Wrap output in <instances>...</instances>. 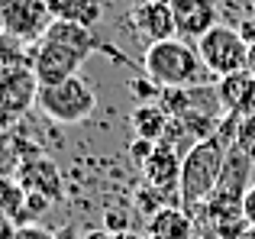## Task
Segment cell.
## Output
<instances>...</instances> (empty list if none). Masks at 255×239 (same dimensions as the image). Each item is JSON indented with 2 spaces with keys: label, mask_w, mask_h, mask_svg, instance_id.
I'll use <instances>...</instances> for the list:
<instances>
[{
  "label": "cell",
  "mask_w": 255,
  "mask_h": 239,
  "mask_svg": "<svg viewBox=\"0 0 255 239\" xmlns=\"http://www.w3.org/2000/svg\"><path fill=\"white\" fill-rule=\"evenodd\" d=\"M230 149L233 145H226L220 136H210L204 142H197L191 152H184V158H181V184H178V201L184 214L194 217L197 210H204V204L210 201V194L220 184Z\"/></svg>",
  "instance_id": "obj_1"
},
{
  "label": "cell",
  "mask_w": 255,
  "mask_h": 239,
  "mask_svg": "<svg viewBox=\"0 0 255 239\" xmlns=\"http://www.w3.org/2000/svg\"><path fill=\"white\" fill-rule=\"evenodd\" d=\"M142 68L158 88H194V84H213V75L200 62L197 45L184 39H165L152 42L142 55Z\"/></svg>",
  "instance_id": "obj_2"
},
{
  "label": "cell",
  "mask_w": 255,
  "mask_h": 239,
  "mask_svg": "<svg viewBox=\"0 0 255 239\" xmlns=\"http://www.w3.org/2000/svg\"><path fill=\"white\" fill-rule=\"evenodd\" d=\"M36 104L49 120L75 126V123H81V120H87L94 114V107H97V91H94L81 75H75V78L58 81V84H42Z\"/></svg>",
  "instance_id": "obj_3"
},
{
  "label": "cell",
  "mask_w": 255,
  "mask_h": 239,
  "mask_svg": "<svg viewBox=\"0 0 255 239\" xmlns=\"http://www.w3.org/2000/svg\"><path fill=\"white\" fill-rule=\"evenodd\" d=\"M197 52H200V62L207 65L213 78H226V75H236V71H246L249 68V42L239 36L236 26L230 23H220L207 32L204 39L197 42Z\"/></svg>",
  "instance_id": "obj_4"
},
{
  "label": "cell",
  "mask_w": 255,
  "mask_h": 239,
  "mask_svg": "<svg viewBox=\"0 0 255 239\" xmlns=\"http://www.w3.org/2000/svg\"><path fill=\"white\" fill-rule=\"evenodd\" d=\"M29 62H32V71H36L39 84H58V81L75 78L78 68L87 62V55L65 42H58V39H52V36H42L39 42L29 45Z\"/></svg>",
  "instance_id": "obj_5"
},
{
  "label": "cell",
  "mask_w": 255,
  "mask_h": 239,
  "mask_svg": "<svg viewBox=\"0 0 255 239\" xmlns=\"http://www.w3.org/2000/svg\"><path fill=\"white\" fill-rule=\"evenodd\" d=\"M49 26V0H0V29L23 39L26 45L39 42Z\"/></svg>",
  "instance_id": "obj_6"
},
{
  "label": "cell",
  "mask_w": 255,
  "mask_h": 239,
  "mask_svg": "<svg viewBox=\"0 0 255 239\" xmlns=\"http://www.w3.org/2000/svg\"><path fill=\"white\" fill-rule=\"evenodd\" d=\"M39 78L32 65H10L0 71V110L10 117H19L36 104L39 97Z\"/></svg>",
  "instance_id": "obj_7"
},
{
  "label": "cell",
  "mask_w": 255,
  "mask_h": 239,
  "mask_svg": "<svg viewBox=\"0 0 255 239\" xmlns=\"http://www.w3.org/2000/svg\"><path fill=\"white\" fill-rule=\"evenodd\" d=\"M178 39L197 45L213 26H220V3L217 0H171Z\"/></svg>",
  "instance_id": "obj_8"
},
{
  "label": "cell",
  "mask_w": 255,
  "mask_h": 239,
  "mask_svg": "<svg viewBox=\"0 0 255 239\" xmlns=\"http://www.w3.org/2000/svg\"><path fill=\"white\" fill-rule=\"evenodd\" d=\"M136 32L145 39V42H165V39L178 36V26H174V10L171 0H142V3L132 6L129 13Z\"/></svg>",
  "instance_id": "obj_9"
},
{
  "label": "cell",
  "mask_w": 255,
  "mask_h": 239,
  "mask_svg": "<svg viewBox=\"0 0 255 239\" xmlns=\"http://www.w3.org/2000/svg\"><path fill=\"white\" fill-rule=\"evenodd\" d=\"M181 158H184V155H181L178 149H171V145L158 142V145H155V152H152V158L142 165V178H145V184H149V188H155V191H162L165 197H174V201H178ZM178 207H181V201H178Z\"/></svg>",
  "instance_id": "obj_10"
},
{
  "label": "cell",
  "mask_w": 255,
  "mask_h": 239,
  "mask_svg": "<svg viewBox=\"0 0 255 239\" xmlns=\"http://www.w3.org/2000/svg\"><path fill=\"white\" fill-rule=\"evenodd\" d=\"M217 91H220V104H223L226 114H236V117L255 114V75L249 68L220 78Z\"/></svg>",
  "instance_id": "obj_11"
},
{
  "label": "cell",
  "mask_w": 255,
  "mask_h": 239,
  "mask_svg": "<svg viewBox=\"0 0 255 239\" xmlns=\"http://www.w3.org/2000/svg\"><path fill=\"white\" fill-rule=\"evenodd\" d=\"M16 181L23 184L29 194H42V197H49V201H58V197H62V175H58V168L42 155H36V158L19 165Z\"/></svg>",
  "instance_id": "obj_12"
},
{
  "label": "cell",
  "mask_w": 255,
  "mask_h": 239,
  "mask_svg": "<svg viewBox=\"0 0 255 239\" xmlns=\"http://www.w3.org/2000/svg\"><path fill=\"white\" fill-rule=\"evenodd\" d=\"M191 214H184L181 207H162L155 217H149L145 227V239H191Z\"/></svg>",
  "instance_id": "obj_13"
},
{
  "label": "cell",
  "mask_w": 255,
  "mask_h": 239,
  "mask_svg": "<svg viewBox=\"0 0 255 239\" xmlns=\"http://www.w3.org/2000/svg\"><path fill=\"white\" fill-rule=\"evenodd\" d=\"M0 220L13 223V227L29 223V214H26V188L16 178H3V175H0Z\"/></svg>",
  "instance_id": "obj_14"
},
{
  "label": "cell",
  "mask_w": 255,
  "mask_h": 239,
  "mask_svg": "<svg viewBox=\"0 0 255 239\" xmlns=\"http://www.w3.org/2000/svg\"><path fill=\"white\" fill-rule=\"evenodd\" d=\"M52 19H68V23H81L87 29H94V23H100V0H49Z\"/></svg>",
  "instance_id": "obj_15"
},
{
  "label": "cell",
  "mask_w": 255,
  "mask_h": 239,
  "mask_svg": "<svg viewBox=\"0 0 255 239\" xmlns=\"http://www.w3.org/2000/svg\"><path fill=\"white\" fill-rule=\"evenodd\" d=\"M132 129L139 139H149V142H162L165 129H168V114H165L158 104H139L132 110Z\"/></svg>",
  "instance_id": "obj_16"
},
{
  "label": "cell",
  "mask_w": 255,
  "mask_h": 239,
  "mask_svg": "<svg viewBox=\"0 0 255 239\" xmlns=\"http://www.w3.org/2000/svg\"><path fill=\"white\" fill-rule=\"evenodd\" d=\"M10 65H32L29 62V45H26L23 39H16V36L0 29V71L10 68Z\"/></svg>",
  "instance_id": "obj_17"
},
{
  "label": "cell",
  "mask_w": 255,
  "mask_h": 239,
  "mask_svg": "<svg viewBox=\"0 0 255 239\" xmlns=\"http://www.w3.org/2000/svg\"><path fill=\"white\" fill-rule=\"evenodd\" d=\"M136 204H139V210H142V214H149V217H155L162 207H171L168 197H165L162 191L149 188V184H145V191H139V194H136Z\"/></svg>",
  "instance_id": "obj_18"
},
{
  "label": "cell",
  "mask_w": 255,
  "mask_h": 239,
  "mask_svg": "<svg viewBox=\"0 0 255 239\" xmlns=\"http://www.w3.org/2000/svg\"><path fill=\"white\" fill-rule=\"evenodd\" d=\"M129 91H132V97H136V101H142V104H152V101H158V94H162V88H158V84L152 81L149 75H139V78H132V81H129Z\"/></svg>",
  "instance_id": "obj_19"
},
{
  "label": "cell",
  "mask_w": 255,
  "mask_h": 239,
  "mask_svg": "<svg viewBox=\"0 0 255 239\" xmlns=\"http://www.w3.org/2000/svg\"><path fill=\"white\" fill-rule=\"evenodd\" d=\"M155 145H158V142H149V139H139V136H136V142L129 145V155H132V162H136L139 168H142V165H145V162L152 158V152H155Z\"/></svg>",
  "instance_id": "obj_20"
},
{
  "label": "cell",
  "mask_w": 255,
  "mask_h": 239,
  "mask_svg": "<svg viewBox=\"0 0 255 239\" xmlns=\"http://www.w3.org/2000/svg\"><path fill=\"white\" fill-rule=\"evenodd\" d=\"M13 239H55V233L39 227V223H23V227L13 230Z\"/></svg>",
  "instance_id": "obj_21"
},
{
  "label": "cell",
  "mask_w": 255,
  "mask_h": 239,
  "mask_svg": "<svg viewBox=\"0 0 255 239\" xmlns=\"http://www.w3.org/2000/svg\"><path fill=\"white\" fill-rule=\"evenodd\" d=\"M104 227H107V233H129V217L123 214V210H110V214L104 217Z\"/></svg>",
  "instance_id": "obj_22"
},
{
  "label": "cell",
  "mask_w": 255,
  "mask_h": 239,
  "mask_svg": "<svg viewBox=\"0 0 255 239\" xmlns=\"http://www.w3.org/2000/svg\"><path fill=\"white\" fill-rule=\"evenodd\" d=\"M49 207H52V201H49V197H42V194H29V191H26V214H29V217L45 214Z\"/></svg>",
  "instance_id": "obj_23"
},
{
  "label": "cell",
  "mask_w": 255,
  "mask_h": 239,
  "mask_svg": "<svg viewBox=\"0 0 255 239\" xmlns=\"http://www.w3.org/2000/svg\"><path fill=\"white\" fill-rule=\"evenodd\" d=\"M243 217L249 220V227H255V181L249 184V191L243 197Z\"/></svg>",
  "instance_id": "obj_24"
},
{
  "label": "cell",
  "mask_w": 255,
  "mask_h": 239,
  "mask_svg": "<svg viewBox=\"0 0 255 239\" xmlns=\"http://www.w3.org/2000/svg\"><path fill=\"white\" fill-rule=\"evenodd\" d=\"M236 29H239V36H243L246 42H249V49H252V45H255V16L239 19V26H236Z\"/></svg>",
  "instance_id": "obj_25"
},
{
  "label": "cell",
  "mask_w": 255,
  "mask_h": 239,
  "mask_svg": "<svg viewBox=\"0 0 255 239\" xmlns=\"http://www.w3.org/2000/svg\"><path fill=\"white\" fill-rule=\"evenodd\" d=\"M13 223H6V220H0V239H13Z\"/></svg>",
  "instance_id": "obj_26"
},
{
  "label": "cell",
  "mask_w": 255,
  "mask_h": 239,
  "mask_svg": "<svg viewBox=\"0 0 255 239\" xmlns=\"http://www.w3.org/2000/svg\"><path fill=\"white\" fill-rule=\"evenodd\" d=\"M239 239H255V227H249V230H246V233L239 236Z\"/></svg>",
  "instance_id": "obj_27"
},
{
  "label": "cell",
  "mask_w": 255,
  "mask_h": 239,
  "mask_svg": "<svg viewBox=\"0 0 255 239\" xmlns=\"http://www.w3.org/2000/svg\"><path fill=\"white\" fill-rule=\"evenodd\" d=\"M252 16H255V0H252Z\"/></svg>",
  "instance_id": "obj_28"
}]
</instances>
